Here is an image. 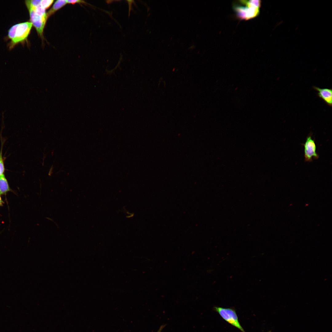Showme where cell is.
<instances>
[{"mask_svg": "<svg viewBox=\"0 0 332 332\" xmlns=\"http://www.w3.org/2000/svg\"><path fill=\"white\" fill-rule=\"evenodd\" d=\"M260 5L259 0H241L235 2L233 8L239 19L248 20L258 15Z\"/></svg>", "mask_w": 332, "mask_h": 332, "instance_id": "cell-1", "label": "cell"}, {"mask_svg": "<svg viewBox=\"0 0 332 332\" xmlns=\"http://www.w3.org/2000/svg\"><path fill=\"white\" fill-rule=\"evenodd\" d=\"M32 25L31 22H26L15 24L9 29L8 37L10 40L9 44L10 49H13L17 44L22 43L26 40Z\"/></svg>", "mask_w": 332, "mask_h": 332, "instance_id": "cell-2", "label": "cell"}, {"mask_svg": "<svg viewBox=\"0 0 332 332\" xmlns=\"http://www.w3.org/2000/svg\"><path fill=\"white\" fill-rule=\"evenodd\" d=\"M214 311L217 312L227 322L237 328L242 332H246L239 321L235 310L233 308H223L215 306Z\"/></svg>", "mask_w": 332, "mask_h": 332, "instance_id": "cell-3", "label": "cell"}, {"mask_svg": "<svg viewBox=\"0 0 332 332\" xmlns=\"http://www.w3.org/2000/svg\"><path fill=\"white\" fill-rule=\"evenodd\" d=\"M312 133H310L307 136L304 144H302L304 147V156L306 162H311L313 159H318L319 157L317 153L316 146L315 140L312 138Z\"/></svg>", "mask_w": 332, "mask_h": 332, "instance_id": "cell-4", "label": "cell"}, {"mask_svg": "<svg viewBox=\"0 0 332 332\" xmlns=\"http://www.w3.org/2000/svg\"><path fill=\"white\" fill-rule=\"evenodd\" d=\"M25 2L29 12L31 22L36 28L38 33L42 36L47 19L37 14L34 8L30 5L28 0L25 1Z\"/></svg>", "mask_w": 332, "mask_h": 332, "instance_id": "cell-5", "label": "cell"}, {"mask_svg": "<svg viewBox=\"0 0 332 332\" xmlns=\"http://www.w3.org/2000/svg\"><path fill=\"white\" fill-rule=\"evenodd\" d=\"M313 89L317 91L318 96L322 98L329 106L331 107L332 104V90L328 88H320L314 86Z\"/></svg>", "mask_w": 332, "mask_h": 332, "instance_id": "cell-6", "label": "cell"}, {"mask_svg": "<svg viewBox=\"0 0 332 332\" xmlns=\"http://www.w3.org/2000/svg\"><path fill=\"white\" fill-rule=\"evenodd\" d=\"M10 190L7 180L3 174L0 176V194H5Z\"/></svg>", "mask_w": 332, "mask_h": 332, "instance_id": "cell-7", "label": "cell"}, {"mask_svg": "<svg viewBox=\"0 0 332 332\" xmlns=\"http://www.w3.org/2000/svg\"><path fill=\"white\" fill-rule=\"evenodd\" d=\"M67 3L66 0H58L56 1L52 8L46 13L47 17H48L52 15Z\"/></svg>", "mask_w": 332, "mask_h": 332, "instance_id": "cell-8", "label": "cell"}, {"mask_svg": "<svg viewBox=\"0 0 332 332\" xmlns=\"http://www.w3.org/2000/svg\"><path fill=\"white\" fill-rule=\"evenodd\" d=\"M53 1V0H42L40 5L42 7L45 9L49 7Z\"/></svg>", "mask_w": 332, "mask_h": 332, "instance_id": "cell-9", "label": "cell"}, {"mask_svg": "<svg viewBox=\"0 0 332 332\" xmlns=\"http://www.w3.org/2000/svg\"><path fill=\"white\" fill-rule=\"evenodd\" d=\"M4 164L1 153L0 154V176L4 174Z\"/></svg>", "mask_w": 332, "mask_h": 332, "instance_id": "cell-10", "label": "cell"}, {"mask_svg": "<svg viewBox=\"0 0 332 332\" xmlns=\"http://www.w3.org/2000/svg\"><path fill=\"white\" fill-rule=\"evenodd\" d=\"M66 1L67 3L71 4L84 2V1L80 0H66Z\"/></svg>", "mask_w": 332, "mask_h": 332, "instance_id": "cell-11", "label": "cell"}, {"mask_svg": "<svg viewBox=\"0 0 332 332\" xmlns=\"http://www.w3.org/2000/svg\"><path fill=\"white\" fill-rule=\"evenodd\" d=\"M166 324H163L161 325L159 329L157 332H161L163 330V329L166 326Z\"/></svg>", "mask_w": 332, "mask_h": 332, "instance_id": "cell-12", "label": "cell"}, {"mask_svg": "<svg viewBox=\"0 0 332 332\" xmlns=\"http://www.w3.org/2000/svg\"><path fill=\"white\" fill-rule=\"evenodd\" d=\"M3 201L2 200L1 197L0 196V206H1L2 204Z\"/></svg>", "mask_w": 332, "mask_h": 332, "instance_id": "cell-13", "label": "cell"}, {"mask_svg": "<svg viewBox=\"0 0 332 332\" xmlns=\"http://www.w3.org/2000/svg\"><path fill=\"white\" fill-rule=\"evenodd\" d=\"M267 332H271V330H269V331H268Z\"/></svg>", "mask_w": 332, "mask_h": 332, "instance_id": "cell-14", "label": "cell"}]
</instances>
